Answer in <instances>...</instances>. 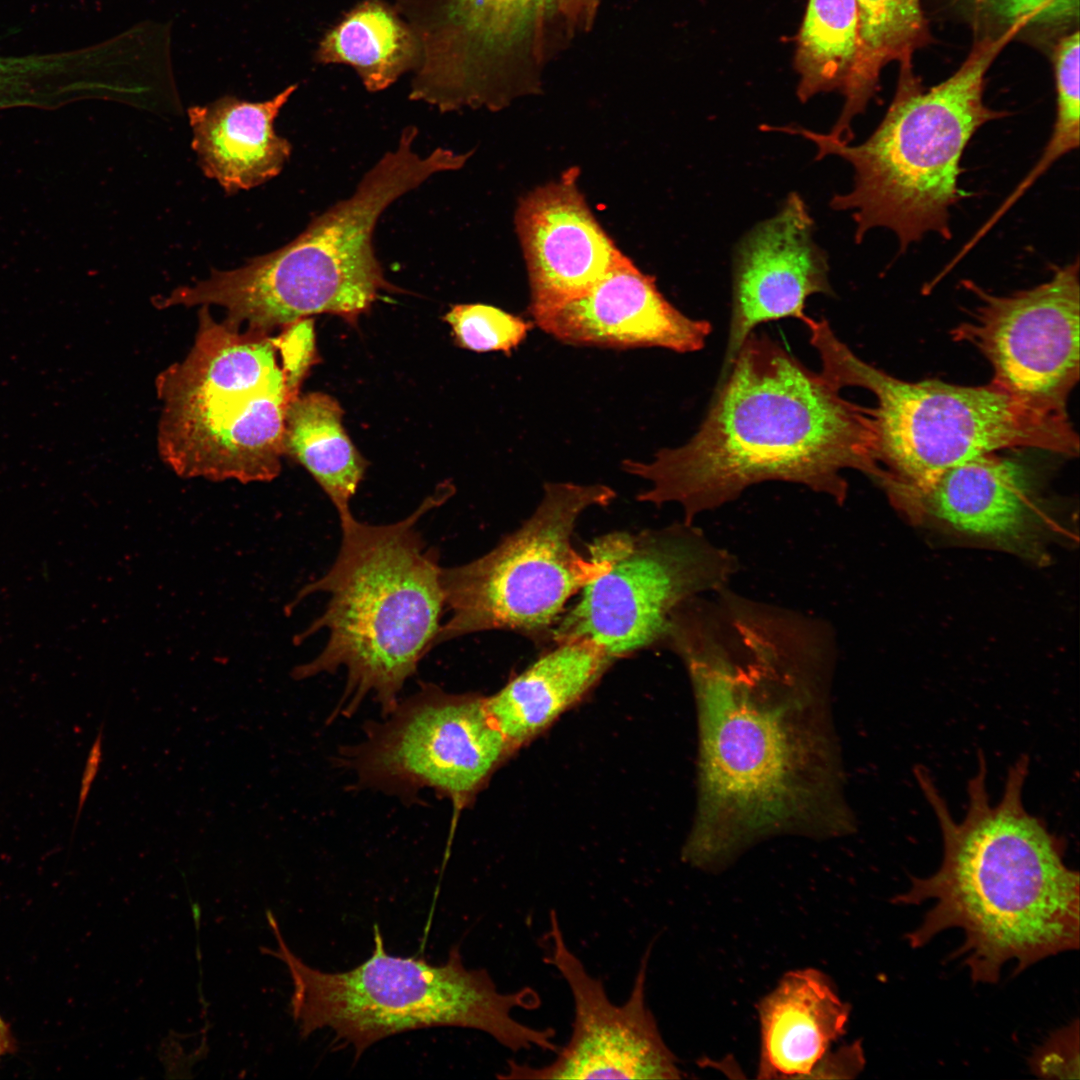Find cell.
Returning a JSON list of instances; mask_svg holds the SVG:
<instances>
[{
  "mask_svg": "<svg viewBox=\"0 0 1080 1080\" xmlns=\"http://www.w3.org/2000/svg\"><path fill=\"white\" fill-rule=\"evenodd\" d=\"M589 557L607 570L588 583L551 632L555 642L586 638L612 659L659 645L673 613L696 596L729 586L739 568L694 522H674L593 540Z\"/></svg>",
  "mask_w": 1080,
  "mask_h": 1080,
  "instance_id": "11",
  "label": "cell"
},
{
  "mask_svg": "<svg viewBox=\"0 0 1080 1080\" xmlns=\"http://www.w3.org/2000/svg\"><path fill=\"white\" fill-rule=\"evenodd\" d=\"M999 13L1011 23H1060L1079 14V0H997Z\"/></svg>",
  "mask_w": 1080,
  "mask_h": 1080,
  "instance_id": "31",
  "label": "cell"
},
{
  "mask_svg": "<svg viewBox=\"0 0 1080 1080\" xmlns=\"http://www.w3.org/2000/svg\"><path fill=\"white\" fill-rule=\"evenodd\" d=\"M438 489L408 517L386 525L341 516V545L330 569L306 585L297 601L329 596L324 612L301 634L327 630L320 654L292 670L295 680L344 667L347 681L333 716H350L367 697L386 716L405 682L435 647L444 597L438 553L427 548L417 524L450 495Z\"/></svg>",
  "mask_w": 1080,
  "mask_h": 1080,
  "instance_id": "5",
  "label": "cell"
},
{
  "mask_svg": "<svg viewBox=\"0 0 1080 1080\" xmlns=\"http://www.w3.org/2000/svg\"><path fill=\"white\" fill-rule=\"evenodd\" d=\"M544 961L560 973L573 998L571 1036L552 1062L510 1060L500 1079H679L678 1060L663 1040L646 1001L651 945L642 955L627 1000L614 1004L566 944L558 916L549 913Z\"/></svg>",
  "mask_w": 1080,
  "mask_h": 1080,
  "instance_id": "15",
  "label": "cell"
},
{
  "mask_svg": "<svg viewBox=\"0 0 1080 1080\" xmlns=\"http://www.w3.org/2000/svg\"><path fill=\"white\" fill-rule=\"evenodd\" d=\"M892 503L971 539L1031 560H1044L1058 517L1035 472L1024 462L984 454L949 468L921 487H885Z\"/></svg>",
  "mask_w": 1080,
  "mask_h": 1080,
  "instance_id": "16",
  "label": "cell"
},
{
  "mask_svg": "<svg viewBox=\"0 0 1080 1080\" xmlns=\"http://www.w3.org/2000/svg\"><path fill=\"white\" fill-rule=\"evenodd\" d=\"M107 57L102 44L53 52H0V110L55 108L100 87Z\"/></svg>",
  "mask_w": 1080,
  "mask_h": 1080,
  "instance_id": "26",
  "label": "cell"
},
{
  "mask_svg": "<svg viewBox=\"0 0 1080 1080\" xmlns=\"http://www.w3.org/2000/svg\"><path fill=\"white\" fill-rule=\"evenodd\" d=\"M978 304L951 332L974 346L993 370L990 382L1029 405L1067 415L1079 381V260L1050 280L1010 295L989 293L970 280Z\"/></svg>",
  "mask_w": 1080,
  "mask_h": 1080,
  "instance_id": "14",
  "label": "cell"
},
{
  "mask_svg": "<svg viewBox=\"0 0 1080 1080\" xmlns=\"http://www.w3.org/2000/svg\"><path fill=\"white\" fill-rule=\"evenodd\" d=\"M444 320L452 328L455 343L475 352L510 354L533 327L519 316L480 303L454 305Z\"/></svg>",
  "mask_w": 1080,
  "mask_h": 1080,
  "instance_id": "28",
  "label": "cell"
},
{
  "mask_svg": "<svg viewBox=\"0 0 1080 1080\" xmlns=\"http://www.w3.org/2000/svg\"><path fill=\"white\" fill-rule=\"evenodd\" d=\"M419 54L416 35L395 6L364 0L325 34L315 60L349 65L368 91L379 92L413 71Z\"/></svg>",
  "mask_w": 1080,
  "mask_h": 1080,
  "instance_id": "23",
  "label": "cell"
},
{
  "mask_svg": "<svg viewBox=\"0 0 1080 1080\" xmlns=\"http://www.w3.org/2000/svg\"><path fill=\"white\" fill-rule=\"evenodd\" d=\"M1056 116L1079 120V33L1067 35L1055 52Z\"/></svg>",
  "mask_w": 1080,
  "mask_h": 1080,
  "instance_id": "30",
  "label": "cell"
},
{
  "mask_svg": "<svg viewBox=\"0 0 1080 1080\" xmlns=\"http://www.w3.org/2000/svg\"><path fill=\"white\" fill-rule=\"evenodd\" d=\"M266 917L277 949L261 947V952L288 968L294 987L290 1012L301 1038L329 1028L335 1042L351 1045L358 1059L389 1036L447 1026L482 1031L512 1052L558 1050L552 1028L530 1027L513 1017L515 1009L535 1010L541 1005L537 991L523 987L501 993L487 970L464 965L456 945L440 965L415 956H394L374 925L369 958L344 972H323L290 950L271 911Z\"/></svg>",
  "mask_w": 1080,
  "mask_h": 1080,
  "instance_id": "8",
  "label": "cell"
},
{
  "mask_svg": "<svg viewBox=\"0 0 1080 1080\" xmlns=\"http://www.w3.org/2000/svg\"><path fill=\"white\" fill-rule=\"evenodd\" d=\"M15 1049V1040L8 1023L0 1016V1057Z\"/></svg>",
  "mask_w": 1080,
  "mask_h": 1080,
  "instance_id": "34",
  "label": "cell"
},
{
  "mask_svg": "<svg viewBox=\"0 0 1080 1080\" xmlns=\"http://www.w3.org/2000/svg\"><path fill=\"white\" fill-rule=\"evenodd\" d=\"M316 359L310 319L273 336L218 322L202 306L189 353L155 381L161 459L183 478L275 479L288 408Z\"/></svg>",
  "mask_w": 1080,
  "mask_h": 1080,
  "instance_id": "4",
  "label": "cell"
},
{
  "mask_svg": "<svg viewBox=\"0 0 1080 1080\" xmlns=\"http://www.w3.org/2000/svg\"><path fill=\"white\" fill-rule=\"evenodd\" d=\"M420 54L409 98L441 112L494 109L512 95V75L535 74L559 0H395Z\"/></svg>",
  "mask_w": 1080,
  "mask_h": 1080,
  "instance_id": "12",
  "label": "cell"
},
{
  "mask_svg": "<svg viewBox=\"0 0 1080 1080\" xmlns=\"http://www.w3.org/2000/svg\"><path fill=\"white\" fill-rule=\"evenodd\" d=\"M814 227L804 199L791 192L773 216L737 243L732 314L719 380L758 325L784 318L804 324L809 319L806 300L814 294L833 295L828 257L814 240Z\"/></svg>",
  "mask_w": 1080,
  "mask_h": 1080,
  "instance_id": "17",
  "label": "cell"
},
{
  "mask_svg": "<svg viewBox=\"0 0 1080 1080\" xmlns=\"http://www.w3.org/2000/svg\"><path fill=\"white\" fill-rule=\"evenodd\" d=\"M1029 764L1022 754L1009 766L1003 794L991 804L987 761L979 752L960 822L928 770L914 768L938 821L943 855L936 872L912 877L894 902L933 901L921 924L907 934L909 944L922 947L943 931L961 929L965 940L956 954L976 983H996L1007 962L1016 963L1018 974L1079 947V873L1065 862V841L1025 808Z\"/></svg>",
  "mask_w": 1080,
  "mask_h": 1080,
  "instance_id": "3",
  "label": "cell"
},
{
  "mask_svg": "<svg viewBox=\"0 0 1080 1080\" xmlns=\"http://www.w3.org/2000/svg\"><path fill=\"white\" fill-rule=\"evenodd\" d=\"M297 87L290 85L266 101L226 95L188 109L200 166L226 193L259 186L282 171L292 146L276 134L274 122Z\"/></svg>",
  "mask_w": 1080,
  "mask_h": 1080,
  "instance_id": "20",
  "label": "cell"
},
{
  "mask_svg": "<svg viewBox=\"0 0 1080 1080\" xmlns=\"http://www.w3.org/2000/svg\"><path fill=\"white\" fill-rule=\"evenodd\" d=\"M760 1079H808L840 1038L850 1008L816 969L787 973L758 1005Z\"/></svg>",
  "mask_w": 1080,
  "mask_h": 1080,
  "instance_id": "21",
  "label": "cell"
},
{
  "mask_svg": "<svg viewBox=\"0 0 1080 1080\" xmlns=\"http://www.w3.org/2000/svg\"><path fill=\"white\" fill-rule=\"evenodd\" d=\"M556 643L498 692L484 697L488 714L513 750L582 698L613 660L586 638Z\"/></svg>",
  "mask_w": 1080,
  "mask_h": 1080,
  "instance_id": "22",
  "label": "cell"
},
{
  "mask_svg": "<svg viewBox=\"0 0 1080 1080\" xmlns=\"http://www.w3.org/2000/svg\"><path fill=\"white\" fill-rule=\"evenodd\" d=\"M670 650L689 674L700 729V806L684 857L715 865L799 820L826 784L825 743L802 704L825 690L833 665L797 631L714 617L683 624Z\"/></svg>",
  "mask_w": 1080,
  "mask_h": 1080,
  "instance_id": "1",
  "label": "cell"
},
{
  "mask_svg": "<svg viewBox=\"0 0 1080 1080\" xmlns=\"http://www.w3.org/2000/svg\"><path fill=\"white\" fill-rule=\"evenodd\" d=\"M840 391L780 342L752 332L718 380L697 432L649 462L624 460L623 470L650 482L639 501L678 504L686 522L770 481L803 485L842 504L844 471L875 482L883 472L873 458L868 407Z\"/></svg>",
  "mask_w": 1080,
  "mask_h": 1080,
  "instance_id": "2",
  "label": "cell"
},
{
  "mask_svg": "<svg viewBox=\"0 0 1080 1080\" xmlns=\"http://www.w3.org/2000/svg\"><path fill=\"white\" fill-rule=\"evenodd\" d=\"M341 752L359 785L408 798L432 789L468 806L512 752L484 697L424 684Z\"/></svg>",
  "mask_w": 1080,
  "mask_h": 1080,
  "instance_id": "13",
  "label": "cell"
},
{
  "mask_svg": "<svg viewBox=\"0 0 1080 1080\" xmlns=\"http://www.w3.org/2000/svg\"><path fill=\"white\" fill-rule=\"evenodd\" d=\"M1026 25L1018 20L1002 35L983 38L953 75L928 90L911 63L901 64L885 116L858 145L794 125L760 129L801 136L817 147V160L833 155L852 166V189L834 195L830 207L852 212L856 243L878 227L895 233L902 253L927 233L950 240V208L966 195L959 187L963 153L984 124L1009 115L985 105L986 72Z\"/></svg>",
  "mask_w": 1080,
  "mask_h": 1080,
  "instance_id": "6",
  "label": "cell"
},
{
  "mask_svg": "<svg viewBox=\"0 0 1080 1080\" xmlns=\"http://www.w3.org/2000/svg\"><path fill=\"white\" fill-rule=\"evenodd\" d=\"M859 40L855 62L842 89L844 105L827 135L850 143L853 120L864 113L877 88L881 70L891 61L911 63L912 53L926 40L920 0H856Z\"/></svg>",
  "mask_w": 1080,
  "mask_h": 1080,
  "instance_id": "24",
  "label": "cell"
},
{
  "mask_svg": "<svg viewBox=\"0 0 1080 1080\" xmlns=\"http://www.w3.org/2000/svg\"><path fill=\"white\" fill-rule=\"evenodd\" d=\"M821 373L840 389L871 392L873 458L887 486L921 487L949 468L1006 449L1077 456L1079 438L1068 415L1035 408L992 382L981 386L898 379L859 358L829 322L805 324Z\"/></svg>",
  "mask_w": 1080,
  "mask_h": 1080,
  "instance_id": "9",
  "label": "cell"
},
{
  "mask_svg": "<svg viewBox=\"0 0 1080 1080\" xmlns=\"http://www.w3.org/2000/svg\"><path fill=\"white\" fill-rule=\"evenodd\" d=\"M342 416L337 400L327 394L298 395L288 408L284 434L285 455L313 476L339 517L351 513L350 500L367 467L342 426Z\"/></svg>",
  "mask_w": 1080,
  "mask_h": 1080,
  "instance_id": "25",
  "label": "cell"
},
{
  "mask_svg": "<svg viewBox=\"0 0 1080 1080\" xmlns=\"http://www.w3.org/2000/svg\"><path fill=\"white\" fill-rule=\"evenodd\" d=\"M1031 1071L1043 1079H1079V1024L1054 1032L1029 1061Z\"/></svg>",
  "mask_w": 1080,
  "mask_h": 1080,
  "instance_id": "29",
  "label": "cell"
},
{
  "mask_svg": "<svg viewBox=\"0 0 1080 1080\" xmlns=\"http://www.w3.org/2000/svg\"><path fill=\"white\" fill-rule=\"evenodd\" d=\"M417 133L406 127L397 147L377 161L355 192L313 217L291 242L179 287L178 303L221 306L228 324L266 333L322 313L355 325L381 291L399 292L384 277L372 245L382 212L434 174L461 169L471 156L443 147L421 156L414 151Z\"/></svg>",
  "mask_w": 1080,
  "mask_h": 1080,
  "instance_id": "7",
  "label": "cell"
},
{
  "mask_svg": "<svg viewBox=\"0 0 1080 1080\" xmlns=\"http://www.w3.org/2000/svg\"><path fill=\"white\" fill-rule=\"evenodd\" d=\"M859 40L856 0H809L797 37L794 67L797 96L842 91L855 62Z\"/></svg>",
  "mask_w": 1080,
  "mask_h": 1080,
  "instance_id": "27",
  "label": "cell"
},
{
  "mask_svg": "<svg viewBox=\"0 0 1080 1080\" xmlns=\"http://www.w3.org/2000/svg\"><path fill=\"white\" fill-rule=\"evenodd\" d=\"M977 1L981 2V1H984V0H977Z\"/></svg>",
  "mask_w": 1080,
  "mask_h": 1080,
  "instance_id": "35",
  "label": "cell"
},
{
  "mask_svg": "<svg viewBox=\"0 0 1080 1080\" xmlns=\"http://www.w3.org/2000/svg\"><path fill=\"white\" fill-rule=\"evenodd\" d=\"M865 1057L860 1041L842 1046L838 1050H828L816 1064L809 1079H852L864 1068Z\"/></svg>",
  "mask_w": 1080,
  "mask_h": 1080,
  "instance_id": "32",
  "label": "cell"
},
{
  "mask_svg": "<svg viewBox=\"0 0 1080 1080\" xmlns=\"http://www.w3.org/2000/svg\"><path fill=\"white\" fill-rule=\"evenodd\" d=\"M559 3L572 29H588L596 16L600 0H559Z\"/></svg>",
  "mask_w": 1080,
  "mask_h": 1080,
  "instance_id": "33",
  "label": "cell"
},
{
  "mask_svg": "<svg viewBox=\"0 0 1080 1080\" xmlns=\"http://www.w3.org/2000/svg\"><path fill=\"white\" fill-rule=\"evenodd\" d=\"M533 320L562 343L613 349L696 352L712 332L709 321L678 310L659 291L655 279L627 257L584 294Z\"/></svg>",
  "mask_w": 1080,
  "mask_h": 1080,
  "instance_id": "19",
  "label": "cell"
},
{
  "mask_svg": "<svg viewBox=\"0 0 1080 1080\" xmlns=\"http://www.w3.org/2000/svg\"><path fill=\"white\" fill-rule=\"evenodd\" d=\"M516 227L527 265L532 318L581 296L626 257L596 221L574 174L522 199Z\"/></svg>",
  "mask_w": 1080,
  "mask_h": 1080,
  "instance_id": "18",
  "label": "cell"
},
{
  "mask_svg": "<svg viewBox=\"0 0 1080 1080\" xmlns=\"http://www.w3.org/2000/svg\"><path fill=\"white\" fill-rule=\"evenodd\" d=\"M616 497L602 484L546 483L532 515L496 547L463 565L442 568L448 620L435 646L468 634L505 630L529 637L552 632L568 600L608 568L573 546L579 517Z\"/></svg>",
  "mask_w": 1080,
  "mask_h": 1080,
  "instance_id": "10",
  "label": "cell"
}]
</instances>
